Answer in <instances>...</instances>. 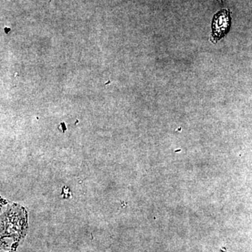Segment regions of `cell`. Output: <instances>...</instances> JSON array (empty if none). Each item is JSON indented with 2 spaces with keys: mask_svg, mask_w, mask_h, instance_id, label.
<instances>
[{
  "mask_svg": "<svg viewBox=\"0 0 252 252\" xmlns=\"http://www.w3.org/2000/svg\"><path fill=\"white\" fill-rule=\"evenodd\" d=\"M231 21V12L228 9L220 10L215 15L212 23V43L217 44L229 32Z\"/></svg>",
  "mask_w": 252,
  "mask_h": 252,
  "instance_id": "obj_1",
  "label": "cell"
}]
</instances>
